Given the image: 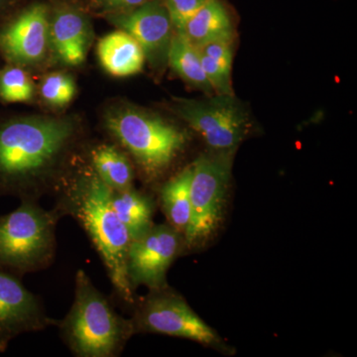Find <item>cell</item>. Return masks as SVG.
<instances>
[{"instance_id":"cell-12","label":"cell","mask_w":357,"mask_h":357,"mask_svg":"<svg viewBox=\"0 0 357 357\" xmlns=\"http://www.w3.org/2000/svg\"><path fill=\"white\" fill-rule=\"evenodd\" d=\"M49 38L50 25L46 6L36 4L0 33V48L14 63L34 64L45 57Z\"/></svg>"},{"instance_id":"cell-5","label":"cell","mask_w":357,"mask_h":357,"mask_svg":"<svg viewBox=\"0 0 357 357\" xmlns=\"http://www.w3.org/2000/svg\"><path fill=\"white\" fill-rule=\"evenodd\" d=\"M105 128L148 181L165 172L187 141V135L177 126L134 107L110 110L105 115Z\"/></svg>"},{"instance_id":"cell-19","label":"cell","mask_w":357,"mask_h":357,"mask_svg":"<svg viewBox=\"0 0 357 357\" xmlns=\"http://www.w3.org/2000/svg\"><path fill=\"white\" fill-rule=\"evenodd\" d=\"M167 61L185 83L203 91H213L204 74L199 49L182 33L177 32L171 40Z\"/></svg>"},{"instance_id":"cell-18","label":"cell","mask_w":357,"mask_h":357,"mask_svg":"<svg viewBox=\"0 0 357 357\" xmlns=\"http://www.w3.org/2000/svg\"><path fill=\"white\" fill-rule=\"evenodd\" d=\"M192 166L169 180L160 191L162 208L169 225L184 236L191 218Z\"/></svg>"},{"instance_id":"cell-15","label":"cell","mask_w":357,"mask_h":357,"mask_svg":"<svg viewBox=\"0 0 357 357\" xmlns=\"http://www.w3.org/2000/svg\"><path fill=\"white\" fill-rule=\"evenodd\" d=\"M178 33H182L199 48L218 40H231L234 29L229 14L222 2L206 0Z\"/></svg>"},{"instance_id":"cell-3","label":"cell","mask_w":357,"mask_h":357,"mask_svg":"<svg viewBox=\"0 0 357 357\" xmlns=\"http://www.w3.org/2000/svg\"><path fill=\"white\" fill-rule=\"evenodd\" d=\"M56 326L66 345L77 357L119 356L136 333L132 319L115 312L83 269L76 273L72 307Z\"/></svg>"},{"instance_id":"cell-9","label":"cell","mask_w":357,"mask_h":357,"mask_svg":"<svg viewBox=\"0 0 357 357\" xmlns=\"http://www.w3.org/2000/svg\"><path fill=\"white\" fill-rule=\"evenodd\" d=\"M184 244V236L170 225H153L146 234L131 241L126 273L131 288L150 290L167 287L166 274Z\"/></svg>"},{"instance_id":"cell-26","label":"cell","mask_w":357,"mask_h":357,"mask_svg":"<svg viewBox=\"0 0 357 357\" xmlns=\"http://www.w3.org/2000/svg\"><path fill=\"white\" fill-rule=\"evenodd\" d=\"M4 2H6V0H0V6H1L2 4L4 3Z\"/></svg>"},{"instance_id":"cell-20","label":"cell","mask_w":357,"mask_h":357,"mask_svg":"<svg viewBox=\"0 0 357 357\" xmlns=\"http://www.w3.org/2000/svg\"><path fill=\"white\" fill-rule=\"evenodd\" d=\"M34 86L27 73L20 68L8 67L0 72V98L7 102L31 100Z\"/></svg>"},{"instance_id":"cell-23","label":"cell","mask_w":357,"mask_h":357,"mask_svg":"<svg viewBox=\"0 0 357 357\" xmlns=\"http://www.w3.org/2000/svg\"><path fill=\"white\" fill-rule=\"evenodd\" d=\"M206 0H165V6L171 22L176 31L181 32L185 23L194 15Z\"/></svg>"},{"instance_id":"cell-14","label":"cell","mask_w":357,"mask_h":357,"mask_svg":"<svg viewBox=\"0 0 357 357\" xmlns=\"http://www.w3.org/2000/svg\"><path fill=\"white\" fill-rule=\"evenodd\" d=\"M98 55L103 69L119 77L140 73L146 59L139 43L121 29L109 33L100 40Z\"/></svg>"},{"instance_id":"cell-16","label":"cell","mask_w":357,"mask_h":357,"mask_svg":"<svg viewBox=\"0 0 357 357\" xmlns=\"http://www.w3.org/2000/svg\"><path fill=\"white\" fill-rule=\"evenodd\" d=\"M112 208L116 217L128 229L131 241L144 236L153 227L154 202L133 188L126 191H112Z\"/></svg>"},{"instance_id":"cell-22","label":"cell","mask_w":357,"mask_h":357,"mask_svg":"<svg viewBox=\"0 0 357 357\" xmlns=\"http://www.w3.org/2000/svg\"><path fill=\"white\" fill-rule=\"evenodd\" d=\"M202 65L204 74L211 86V89L217 91L218 95H234L231 89V69L220 65L217 61L203 55L201 53Z\"/></svg>"},{"instance_id":"cell-8","label":"cell","mask_w":357,"mask_h":357,"mask_svg":"<svg viewBox=\"0 0 357 357\" xmlns=\"http://www.w3.org/2000/svg\"><path fill=\"white\" fill-rule=\"evenodd\" d=\"M176 112L203 137L211 151H234L250 129L248 112L234 95L180 100Z\"/></svg>"},{"instance_id":"cell-1","label":"cell","mask_w":357,"mask_h":357,"mask_svg":"<svg viewBox=\"0 0 357 357\" xmlns=\"http://www.w3.org/2000/svg\"><path fill=\"white\" fill-rule=\"evenodd\" d=\"M77 137L72 119L31 116L0 123V196L34 201L57 194L70 174Z\"/></svg>"},{"instance_id":"cell-2","label":"cell","mask_w":357,"mask_h":357,"mask_svg":"<svg viewBox=\"0 0 357 357\" xmlns=\"http://www.w3.org/2000/svg\"><path fill=\"white\" fill-rule=\"evenodd\" d=\"M110 194L112 190L91 166L84 167L70 174L58 192L54 208L61 217L70 215L79 223L100 255L115 292L124 302L134 304L133 290L126 273L131 238L115 215Z\"/></svg>"},{"instance_id":"cell-25","label":"cell","mask_w":357,"mask_h":357,"mask_svg":"<svg viewBox=\"0 0 357 357\" xmlns=\"http://www.w3.org/2000/svg\"><path fill=\"white\" fill-rule=\"evenodd\" d=\"M98 6L102 7L105 10L115 11L116 13H126L132 10L142 6L148 0H96Z\"/></svg>"},{"instance_id":"cell-21","label":"cell","mask_w":357,"mask_h":357,"mask_svg":"<svg viewBox=\"0 0 357 357\" xmlns=\"http://www.w3.org/2000/svg\"><path fill=\"white\" fill-rule=\"evenodd\" d=\"M41 95L49 105L64 107L76 95V84L68 75L53 73L42 82Z\"/></svg>"},{"instance_id":"cell-13","label":"cell","mask_w":357,"mask_h":357,"mask_svg":"<svg viewBox=\"0 0 357 357\" xmlns=\"http://www.w3.org/2000/svg\"><path fill=\"white\" fill-rule=\"evenodd\" d=\"M50 38L59 58L70 66L81 65L86 56L89 28L81 13L63 10L50 26Z\"/></svg>"},{"instance_id":"cell-7","label":"cell","mask_w":357,"mask_h":357,"mask_svg":"<svg viewBox=\"0 0 357 357\" xmlns=\"http://www.w3.org/2000/svg\"><path fill=\"white\" fill-rule=\"evenodd\" d=\"M131 319L136 333H161L187 338L220 351H227L215 330L206 325L187 302L168 286L151 290Z\"/></svg>"},{"instance_id":"cell-17","label":"cell","mask_w":357,"mask_h":357,"mask_svg":"<svg viewBox=\"0 0 357 357\" xmlns=\"http://www.w3.org/2000/svg\"><path fill=\"white\" fill-rule=\"evenodd\" d=\"M91 166L98 178L112 191H126L133 188L132 163L128 155L114 145L93 148L89 154Z\"/></svg>"},{"instance_id":"cell-6","label":"cell","mask_w":357,"mask_h":357,"mask_svg":"<svg viewBox=\"0 0 357 357\" xmlns=\"http://www.w3.org/2000/svg\"><path fill=\"white\" fill-rule=\"evenodd\" d=\"M234 151H211L192 165L191 218L184 234L190 248L201 245L217 230L222 220Z\"/></svg>"},{"instance_id":"cell-24","label":"cell","mask_w":357,"mask_h":357,"mask_svg":"<svg viewBox=\"0 0 357 357\" xmlns=\"http://www.w3.org/2000/svg\"><path fill=\"white\" fill-rule=\"evenodd\" d=\"M199 52L206 57L213 59L220 65L231 69L234 54H232L231 40H218L199 47Z\"/></svg>"},{"instance_id":"cell-11","label":"cell","mask_w":357,"mask_h":357,"mask_svg":"<svg viewBox=\"0 0 357 357\" xmlns=\"http://www.w3.org/2000/svg\"><path fill=\"white\" fill-rule=\"evenodd\" d=\"M109 20L139 43L150 63L167 60L174 27L163 3L148 0L132 10L110 14Z\"/></svg>"},{"instance_id":"cell-10","label":"cell","mask_w":357,"mask_h":357,"mask_svg":"<svg viewBox=\"0 0 357 357\" xmlns=\"http://www.w3.org/2000/svg\"><path fill=\"white\" fill-rule=\"evenodd\" d=\"M56 324L20 277L0 270V354L23 333L41 332Z\"/></svg>"},{"instance_id":"cell-4","label":"cell","mask_w":357,"mask_h":357,"mask_svg":"<svg viewBox=\"0 0 357 357\" xmlns=\"http://www.w3.org/2000/svg\"><path fill=\"white\" fill-rule=\"evenodd\" d=\"M61 218L55 208L45 210L34 201H21L20 208L0 217V270L21 278L50 267Z\"/></svg>"}]
</instances>
